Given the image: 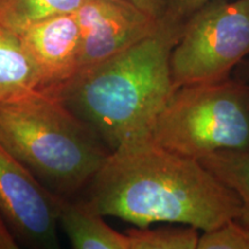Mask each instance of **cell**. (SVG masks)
<instances>
[{
	"instance_id": "cell-1",
	"label": "cell",
	"mask_w": 249,
	"mask_h": 249,
	"mask_svg": "<svg viewBox=\"0 0 249 249\" xmlns=\"http://www.w3.org/2000/svg\"><path fill=\"white\" fill-rule=\"evenodd\" d=\"M88 209L139 227L176 223L202 231L239 219L241 200L200 160L150 138L111 151L86 187Z\"/></svg>"
},
{
	"instance_id": "cell-2",
	"label": "cell",
	"mask_w": 249,
	"mask_h": 249,
	"mask_svg": "<svg viewBox=\"0 0 249 249\" xmlns=\"http://www.w3.org/2000/svg\"><path fill=\"white\" fill-rule=\"evenodd\" d=\"M182 26L160 20L151 36L77 71L49 95L90 127L110 151L150 138L156 118L174 90L170 55Z\"/></svg>"
},
{
	"instance_id": "cell-3",
	"label": "cell",
	"mask_w": 249,
	"mask_h": 249,
	"mask_svg": "<svg viewBox=\"0 0 249 249\" xmlns=\"http://www.w3.org/2000/svg\"><path fill=\"white\" fill-rule=\"evenodd\" d=\"M0 143L49 191L66 198L89 185L111 152L57 97L39 90L0 102Z\"/></svg>"
},
{
	"instance_id": "cell-4",
	"label": "cell",
	"mask_w": 249,
	"mask_h": 249,
	"mask_svg": "<svg viewBox=\"0 0 249 249\" xmlns=\"http://www.w3.org/2000/svg\"><path fill=\"white\" fill-rule=\"evenodd\" d=\"M151 139L166 150L196 160L219 151L249 150L246 83L227 79L174 89L156 118Z\"/></svg>"
},
{
	"instance_id": "cell-5",
	"label": "cell",
	"mask_w": 249,
	"mask_h": 249,
	"mask_svg": "<svg viewBox=\"0 0 249 249\" xmlns=\"http://www.w3.org/2000/svg\"><path fill=\"white\" fill-rule=\"evenodd\" d=\"M249 55V0H213L183 23L170 55L174 89L218 82Z\"/></svg>"
},
{
	"instance_id": "cell-6",
	"label": "cell",
	"mask_w": 249,
	"mask_h": 249,
	"mask_svg": "<svg viewBox=\"0 0 249 249\" xmlns=\"http://www.w3.org/2000/svg\"><path fill=\"white\" fill-rule=\"evenodd\" d=\"M60 198L0 143V213L18 240L35 248H58Z\"/></svg>"
},
{
	"instance_id": "cell-7",
	"label": "cell",
	"mask_w": 249,
	"mask_h": 249,
	"mask_svg": "<svg viewBox=\"0 0 249 249\" xmlns=\"http://www.w3.org/2000/svg\"><path fill=\"white\" fill-rule=\"evenodd\" d=\"M75 17L80 29L76 73L151 36L160 24V21L121 0H86Z\"/></svg>"
},
{
	"instance_id": "cell-8",
	"label": "cell",
	"mask_w": 249,
	"mask_h": 249,
	"mask_svg": "<svg viewBox=\"0 0 249 249\" xmlns=\"http://www.w3.org/2000/svg\"><path fill=\"white\" fill-rule=\"evenodd\" d=\"M18 36L38 74L39 91L53 92L75 75L80 52L75 14L39 21Z\"/></svg>"
},
{
	"instance_id": "cell-9",
	"label": "cell",
	"mask_w": 249,
	"mask_h": 249,
	"mask_svg": "<svg viewBox=\"0 0 249 249\" xmlns=\"http://www.w3.org/2000/svg\"><path fill=\"white\" fill-rule=\"evenodd\" d=\"M58 222L75 249H129L126 233L112 229L104 217L88 209L82 201L61 197Z\"/></svg>"
},
{
	"instance_id": "cell-10",
	"label": "cell",
	"mask_w": 249,
	"mask_h": 249,
	"mask_svg": "<svg viewBox=\"0 0 249 249\" xmlns=\"http://www.w3.org/2000/svg\"><path fill=\"white\" fill-rule=\"evenodd\" d=\"M38 90V74L20 36L0 22V102L22 98Z\"/></svg>"
},
{
	"instance_id": "cell-11",
	"label": "cell",
	"mask_w": 249,
	"mask_h": 249,
	"mask_svg": "<svg viewBox=\"0 0 249 249\" xmlns=\"http://www.w3.org/2000/svg\"><path fill=\"white\" fill-rule=\"evenodd\" d=\"M86 0H0V22L18 34L39 21L75 14Z\"/></svg>"
},
{
	"instance_id": "cell-12",
	"label": "cell",
	"mask_w": 249,
	"mask_h": 249,
	"mask_svg": "<svg viewBox=\"0 0 249 249\" xmlns=\"http://www.w3.org/2000/svg\"><path fill=\"white\" fill-rule=\"evenodd\" d=\"M241 200L239 222L249 229V150L219 151L198 160Z\"/></svg>"
},
{
	"instance_id": "cell-13",
	"label": "cell",
	"mask_w": 249,
	"mask_h": 249,
	"mask_svg": "<svg viewBox=\"0 0 249 249\" xmlns=\"http://www.w3.org/2000/svg\"><path fill=\"white\" fill-rule=\"evenodd\" d=\"M129 249H197V229L186 227H148L129 229L126 232Z\"/></svg>"
},
{
	"instance_id": "cell-14",
	"label": "cell",
	"mask_w": 249,
	"mask_h": 249,
	"mask_svg": "<svg viewBox=\"0 0 249 249\" xmlns=\"http://www.w3.org/2000/svg\"><path fill=\"white\" fill-rule=\"evenodd\" d=\"M197 249H249V229L238 219L227 220L203 231L198 238Z\"/></svg>"
},
{
	"instance_id": "cell-15",
	"label": "cell",
	"mask_w": 249,
	"mask_h": 249,
	"mask_svg": "<svg viewBox=\"0 0 249 249\" xmlns=\"http://www.w3.org/2000/svg\"><path fill=\"white\" fill-rule=\"evenodd\" d=\"M213 0H169L167 9L161 20L173 24H183L195 12Z\"/></svg>"
},
{
	"instance_id": "cell-16",
	"label": "cell",
	"mask_w": 249,
	"mask_h": 249,
	"mask_svg": "<svg viewBox=\"0 0 249 249\" xmlns=\"http://www.w3.org/2000/svg\"><path fill=\"white\" fill-rule=\"evenodd\" d=\"M121 1L133 5L134 7L141 9L156 20L160 21L166 13L169 0H121Z\"/></svg>"
},
{
	"instance_id": "cell-17",
	"label": "cell",
	"mask_w": 249,
	"mask_h": 249,
	"mask_svg": "<svg viewBox=\"0 0 249 249\" xmlns=\"http://www.w3.org/2000/svg\"><path fill=\"white\" fill-rule=\"evenodd\" d=\"M18 240L7 219L0 213V249H17Z\"/></svg>"
},
{
	"instance_id": "cell-18",
	"label": "cell",
	"mask_w": 249,
	"mask_h": 249,
	"mask_svg": "<svg viewBox=\"0 0 249 249\" xmlns=\"http://www.w3.org/2000/svg\"><path fill=\"white\" fill-rule=\"evenodd\" d=\"M236 80L242 81V82H247L249 81V59H245L244 61L235 68Z\"/></svg>"
},
{
	"instance_id": "cell-19",
	"label": "cell",
	"mask_w": 249,
	"mask_h": 249,
	"mask_svg": "<svg viewBox=\"0 0 249 249\" xmlns=\"http://www.w3.org/2000/svg\"><path fill=\"white\" fill-rule=\"evenodd\" d=\"M246 99H247V105L249 108V85L246 83Z\"/></svg>"
}]
</instances>
